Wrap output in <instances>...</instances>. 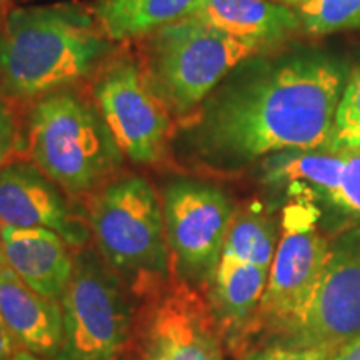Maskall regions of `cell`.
I'll return each instance as SVG.
<instances>
[{
	"label": "cell",
	"instance_id": "12",
	"mask_svg": "<svg viewBox=\"0 0 360 360\" xmlns=\"http://www.w3.org/2000/svg\"><path fill=\"white\" fill-rule=\"evenodd\" d=\"M0 227L47 229L72 249L85 247L92 233L89 215L75 199L27 160H8L0 167Z\"/></svg>",
	"mask_w": 360,
	"mask_h": 360
},
{
	"label": "cell",
	"instance_id": "1",
	"mask_svg": "<svg viewBox=\"0 0 360 360\" xmlns=\"http://www.w3.org/2000/svg\"><path fill=\"white\" fill-rule=\"evenodd\" d=\"M347 67L300 56L269 67L215 98L193 129L209 165L237 167L285 150L330 148Z\"/></svg>",
	"mask_w": 360,
	"mask_h": 360
},
{
	"label": "cell",
	"instance_id": "14",
	"mask_svg": "<svg viewBox=\"0 0 360 360\" xmlns=\"http://www.w3.org/2000/svg\"><path fill=\"white\" fill-rule=\"evenodd\" d=\"M72 247L47 229L0 227V252L30 289L60 304L74 272Z\"/></svg>",
	"mask_w": 360,
	"mask_h": 360
},
{
	"label": "cell",
	"instance_id": "2",
	"mask_svg": "<svg viewBox=\"0 0 360 360\" xmlns=\"http://www.w3.org/2000/svg\"><path fill=\"white\" fill-rule=\"evenodd\" d=\"M117 44L77 4L11 8L0 19V94L34 102L92 79Z\"/></svg>",
	"mask_w": 360,
	"mask_h": 360
},
{
	"label": "cell",
	"instance_id": "29",
	"mask_svg": "<svg viewBox=\"0 0 360 360\" xmlns=\"http://www.w3.org/2000/svg\"><path fill=\"white\" fill-rule=\"evenodd\" d=\"M274 2L282 4V6H287V7H295V6H300V4H304L305 0H274Z\"/></svg>",
	"mask_w": 360,
	"mask_h": 360
},
{
	"label": "cell",
	"instance_id": "19",
	"mask_svg": "<svg viewBox=\"0 0 360 360\" xmlns=\"http://www.w3.org/2000/svg\"><path fill=\"white\" fill-rule=\"evenodd\" d=\"M277 222L260 204L236 209L225 236L222 255L270 270L278 244Z\"/></svg>",
	"mask_w": 360,
	"mask_h": 360
},
{
	"label": "cell",
	"instance_id": "16",
	"mask_svg": "<svg viewBox=\"0 0 360 360\" xmlns=\"http://www.w3.org/2000/svg\"><path fill=\"white\" fill-rule=\"evenodd\" d=\"M195 17L260 52L302 30L294 8L274 0H202Z\"/></svg>",
	"mask_w": 360,
	"mask_h": 360
},
{
	"label": "cell",
	"instance_id": "30",
	"mask_svg": "<svg viewBox=\"0 0 360 360\" xmlns=\"http://www.w3.org/2000/svg\"><path fill=\"white\" fill-rule=\"evenodd\" d=\"M6 2H7V0H0V19H2L4 13L7 12V11H6Z\"/></svg>",
	"mask_w": 360,
	"mask_h": 360
},
{
	"label": "cell",
	"instance_id": "9",
	"mask_svg": "<svg viewBox=\"0 0 360 360\" xmlns=\"http://www.w3.org/2000/svg\"><path fill=\"white\" fill-rule=\"evenodd\" d=\"M174 276L192 287L214 278L236 207L222 188L195 179H175L160 193Z\"/></svg>",
	"mask_w": 360,
	"mask_h": 360
},
{
	"label": "cell",
	"instance_id": "6",
	"mask_svg": "<svg viewBox=\"0 0 360 360\" xmlns=\"http://www.w3.org/2000/svg\"><path fill=\"white\" fill-rule=\"evenodd\" d=\"M56 360H124L132 327L129 290L94 249H79L62 297Z\"/></svg>",
	"mask_w": 360,
	"mask_h": 360
},
{
	"label": "cell",
	"instance_id": "15",
	"mask_svg": "<svg viewBox=\"0 0 360 360\" xmlns=\"http://www.w3.org/2000/svg\"><path fill=\"white\" fill-rule=\"evenodd\" d=\"M0 315L22 349L56 360L62 345V307L30 289L0 252Z\"/></svg>",
	"mask_w": 360,
	"mask_h": 360
},
{
	"label": "cell",
	"instance_id": "18",
	"mask_svg": "<svg viewBox=\"0 0 360 360\" xmlns=\"http://www.w3.org/2000/svg\"><path fill=\"white\" fill-rule=\"evenodd\" d=\"M347 148L285 150L265 157L262 179L269 186L287 191H309L328 202L340 184Z\"/></svg>",
	"mask_w": 360,
	"mask_h": 360
},
{
	"label": "cell",
	"instance_id": "21",
	"mask_svg": "<svg viewBox=\"0 0 360 360\" xmlns=\"http://www.w3.org/2000/svg\"><path fill=\"white\" fill-rule=\"evenodd\" d=\"M360 147V67L349 74L347 85L335 112L332 146L334 150Z\"/></svg>",
	"mask_w": 360,
	"mask_h": 360
},
{
	"label": "cell",
	"instance_id": "10",
	"mask_svg": "<svg viewBox=\"0 0 360 360\" xmlns=\"http://www.w3.org/2000/svg\"><path fill=\"white\" fill-rule=\"evenodd\" d=\"M360 339V227L330 242L312 297L295 322L272 344L327 349Z\"/></svg>",
	"mask_w": 360,
	"mask_h": 360
},
{
	"label": "cell",
	"instance_id": "25",
	"mask_svg": "<svg viewBox=\"0 0 360 360\" xmlns=\"http://www.w3.org/2000/svg\"><path fill=\"white\" fill-rule=\"evenodd\" d=\"M13 354H15V340L0 315V360H12Z\"/></svg>",
	"mask_w": 360,
	"mask_h": 360
},
{
	"label": "cell",
	"instance_id": "23",
	"mask_svg": "<svg viewBox=\"0 0 360 360\" xmlns=\"http://www.w3.org/2000/svg\"><path fill=\"white\" fill-rule=\"evenodd\" d=\"M19 120H17L11 101L0 94V167L11 160L15 148L19 147Z\"/></svg>",
	"mask_w": 360,
	"mask_h": 360
},
{
	"label": "cell",
	"instance_id": "26",
	"mask_svg": "<svg viewBox=\"0 0 360 360\" xmlns=\"http://www.w3.org/2000/svg\"><path fill=\"white\" fill-rule=\"evenodd\" d=\"M332 360H360V339H355L337 350Z\"/></svg>",
	"mask_w": 360,
	"mask_h": 360
},
{
	"label": "cell",
	"instance_id": "4",
	"mask_svg": "<svg viewBox=\"0 0 360 360\" xmlns=\"http://www.w3.org/2000/svg\"><path fill=\"white\" fill-rule=\"evenodd\" d=\"M87 215L98 254L130 294L150 299L174 277L162 199L148 180H110L90 197Z\"/></svg>",
	"mask_w": 360,
	"mask_h": 360
},
{
	"label": "cell",
	"instance_id": "11",
	"mask_svg": "<svg viewBox=\"0 0 360 360\" xmlns=\"http://www.w3.org/2000/svg\"><path fill=\"white\" fill-rule=\"evenodd\" d=\"M141 347L164 360H224L209 304L175 276L148 299Z\"/></svg>",
	"mask_w": 360,
	"mask_h": 360
},
{
	"label": "cell",
	"instance_id": "7",
	"mask_svg": "<svg viewBox=\"0 0 360 360\" xmlns=\"http://www.w3.org/2000/svg\"><path fill=\"white\" fill-rule=\"evenodd\" d=\"M290 193H295V197L282 210L281 236L255 330V335L267 334L270 344L295 322L307 305L330 249V242L319 225L321 210L314 204V193L309 191H290Z\"/></svg>",
	"mask_w": 360,
	"mask_h": 360
},
{
	"label": "cell",
	"instance_id": "27",
	"mask_svg": "<svg viewBox=\"0 0 360 360\" xmlns=\"http://www.w3.org/2000/svg\"><path fill=\"white\" fill-rule=\"evenodd\" d=\"M12 360H45V359L39 357V355L29 352V350H25V349H19V350H15Z\"/></svg>",
	"mask_w": 360,
	"mask_h": 360
},
{
	"label": "cell",
	"instance_id": "17",
	"mask_svg": "<svg viewBox=\"0 0 360 360\" xmlns=\"http://www.w3.org/2000/svg\"><path fill=\"white\" fill-rule=\"evenodd\" d=\"M202 0H96L92 13L112 42L141 40L195 15Z\"/></svg>",
	"mask_w": 360,
	"mask_h": 360
},
{
	"label": "cell",
	"instance_id": "8",
	"mask_svg": "<svg viewBox=\"0 0 360 360\" xmlns=\"http://www.w3.org/2000/svg\"><path fill=\"white\" fill-rule=\"evenodd\" d=\"M89 90L125 159L137 165L164 159L172 114L152 90L141 58L115 52L98 67Z\"/></svg>",
	"mask_w": 360,
	"mask_h": 360
},
{
	"label": "cell",
	"instance_id": "20",
	"mask_svg": "<svg viewBox=\"0 0 360 360\" xmlns=\"http://www.w3.org/2000/svg\"><path fill=\"white\" fill-rule=\"evenodd\" d=\"M294 11L300 29L312 35L360 29V0H305Z\"/></svg>",
	"mask_w": 360,
	"mask_h": 360
},
{
	"label": "cell",
	"instance_id": "13",
	"mask_svg": "<svg viewBox=\"0 0 360 360\" xmlns=\"http://www.w3.org/2000/svg\"><path fill=\"white\" fill-rule=\"evenodd\" d=\"M267 281V269L222 255L214 278L207 285L205 300L215 327L233 354L245 350L255 337Z\"/></svg>",
	"mask_w": 360,
	"mask_h": 360
},
{
	"label": "cell",
	"instance_id": "5",
	"mask_svg": "<svg viewBox=\"0 0 360 360\" xmlns=\"http://www.w3.org/2000/svg\"><path fill=\"white\" fill-rule=\"evenodd\" d=\"M143 40L147 80L170 114L193 112L232 69L260 51L192 15Z\"/></svg>",
	"mask_w": 360,
	"mask_h": 360
},
{
	"label": "cell",
	"instance_id": "24",
	"mask_svg": "<svg viewBox=\"0 0 360 360\" xmlns=\"http://www.w3.org/2000/svg\"><path fill=\"white\" fill-rule=\"evenodd\" d=\"M335 352L327 349L292 347L283 344H269L267 347L252 354L247 360H332Z\"/></svg>",
	"mask_w": 360,
	"mask_h": 360
},
{
	"label": "cell",
	"instance_id": "28",
	"mask_svg": "<svg viewBox=\"0 0 360 360\" xmlns=\"http://www.w3.org/2000/svg\"><path fill=\"white\" fill-rule=\"evenodd\" d=\"M139 360H164V359L159 357V355L154 352H150V350L141 347V352H139Z\"/></svg>",
	"mask_w": 360,
	"mask_h": 360
},
{
	"label": "cell",
	"instance_id": "3",
	"mask_svg": "<svg viewBox=\"0 0 360 360\" xmlns=\"http://www.w3.org/2000/svg\"><path fill=\"white\" fill-rule=\"evenodd\" d=\"M27 147L30 162L75 200L114 180L125 160L90 90L79 84L34 101Z\"/></svg>",
	"mask_w": 360,
	"mask_h": 360
},
{
	"label": "cell",
	"instance_id": "22",
	"mask_svg": "<svg viewBox=\"0 0 360 360\" xmlns=\"http://www.w3.org/2000/svg\"><path fill=\"white\" fill-rule=\"evenodd\" d=\"M328 202L342 214L360 220V147L347 148L340 184Z\"/></svg>",
	"mask_w": 360,
	"mask_h": 360
}]
</instances>
